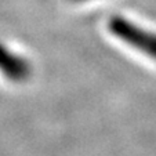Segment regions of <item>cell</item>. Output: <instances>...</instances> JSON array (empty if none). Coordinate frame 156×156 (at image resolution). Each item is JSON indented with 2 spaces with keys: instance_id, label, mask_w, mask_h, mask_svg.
Masks as SVG:
<instances>
[{
  "instance_id": "cell-3",
  "label": "cell",
  "mask_w": 156,
  "mask_h": 156,
  "mask_svg": "<svg viewBox=\"0 0 156 156\" xmlns=\"http://www.w3.org/2000/svg\"><path fill=\"white\" fill-rule=\"evenodd\" d=\"M73 2H84V0H73Z\"/></svg>"
},
{
  "instance_id": "cell-2",
  "label": "cell",
  "mask_w": 156,
  "mask_h": 156,
  "mask_svg": "<svg viewBox=\"0 0 156 156\" xmlns=\"http://www.w3.org/2000/svg\"><path fill=\"white\" fill-rule=\"evenodd\" d=\"M0 72L14 82H21L30 75V65L0 44Z\"/></svg>"
},
{
  "instance_id": "cell-1",
  "label": "cell",
  "mask_w": 156,
  "mask_h": 156,
  "mask_svg": "<svg viewBox=\"0 0 156 156\" xmlns=\"http://www.w3.org/2000/svg\"><path fill=\"white\" fill-rule=\"evenodd\" d=\"M108 29L123 43L156 59V33L142 29L123 17L111 18L108 22Z\"/></svg>"
}]
</instances>
